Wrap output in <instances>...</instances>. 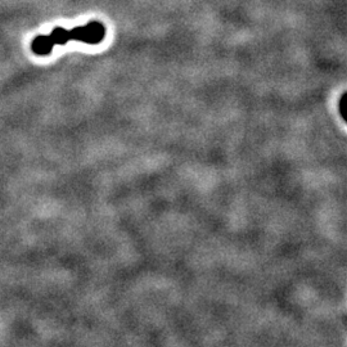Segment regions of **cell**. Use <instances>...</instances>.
Returning <instances> with one entry per match:
<instances>
[{
  "label": "cell",
  "instance_id": "cell-2",
  "mask_svg": "<svg viewBox=\"0 0 347 347\" xmlns=\"http://www.w3.org/2000/svg\"><path fill=\"white\" fill-rule=\"evenodd\" d=\"M345 100H346V94H344V95H342V98H341V100H340V112H341L342 118H344V120H345V116H344V113H345Z\"/></svg>",
  "mask_w": 347,
  "mask_h": 347
},
{
  "label": "cell",
  "instance_id": "cell-1",
  "mask_svg": "<svg viewBox=\"0 0 347 347\" xmlns=\"http://www.w3.org/2000/svg\"><path fill=\"white\" fill-rule=\"evenodd\" d=\"M71 32V41H81L85 44H99L105 36V27L100 22H90L85 26L70 30Z\"/></svg>",
  "mask_w": 347,
  "mask_h": 347
}]
</instances>
